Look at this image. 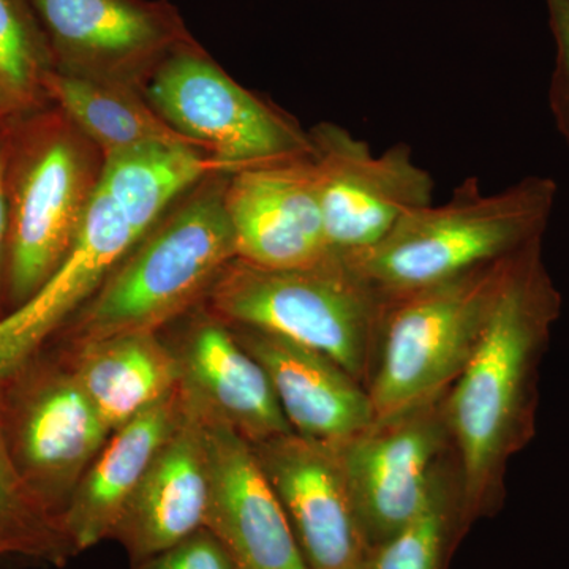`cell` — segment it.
<instances>
[{"instance_id": "cell-1", "label": "cell", "mask_w": 569, "mask_h": 569, "mask_svg": "<svg viewBox=\"0 0 569 569\" xmlns=\"http://www.w3.org/2000/svg\"><path fill=\"white\" fill-rule=\"evenodd\" d=\"M560 312L537 239L505 263L477 347L445 395L470 526L503 507L509 462L537 432L539 367Z\"/></svg>"}, {"instance_id": "cell-2", "label": "cell", "mask_w": 569, "mask_h": 569, "mask_svg": "<svg viewBox=\"0 0 569 569\" xmlns=\"http://www.w3.org/2000/svg\"><path fill=\"white\" fill-rule=\"evenodd\" d=\"M102 170L103 153L58 104L14 118L6 168L3 316L26 305L69 254Z\"/></svg>"}, {"instance_id": "cell-3", "label": "cell", "mask_w": 569, "mask_h": 569, "mask_svg": "<svg viewBox=\"0 0 569 569\" xmlns=\"http://www.w3.org/2000/svg\"><path fill=\"white\" fill-rule=\"evenodd\" d=\"M557 193V183L545 176H529L497 193H485L478 178H467L443 204L408 213L378 244L340 258L389 302L545 238Z\"/></svg>"}, {"instance_id": "cell-4", "label": "cell", "mask_w": 569, "mask_h": 569, "mask_svg": "<svg viewBox=\"0 0 569 569\" xmlns=\"http://www.w3.org/2000/svg\"><path fill=\"white\" fill-rule=\"evenodd\" d=\"M230 176H216L194 187L142 236L63 326L67 346L159 332L204 301L224 266L236 258L224 203Z\"/></svg>"}, {"instance_id": "cell-5", "label": "cell", "mask_w": 569, "mask_h": 569, "mask_svg": "<svg viewBox=\"0 0 569 569\" xmlns=\"http://www.w3.org/2000/svg\"><path fill=\"white\" fill-rule=\"evenodd\" d=\"M204 302L224 323L328 355L367 388L388 302L343 258L302 269L258 268L234 258Z\"/></svg>"}, {"instance_id": "cell-6", "label": "cell", "mask_w": 569, "mask_h": 569, "mask_svg": "<svg viewBox=\"0 0 569 569\" xmlns=\"http://www.w3.org/2000/svg\"><path fill=\"white\" fill-rule=\"evenodd\" d=\"M508 258L388 302L367 383L376 419L447 395L477 347Z\"/></svg>"}, {"instance_id": "cell-7", "label": "cell", "mask_w": 569, "mask_h": 569, "mask_svg": "<svg viewBox=\"0 0 569 569\" xmlns=\"http://www.w3.org/2000/svg\"><path fill=\"white\" fill-rule=\"evenodd\" d=\"M144 92L176 132L239 171L312 156L309 130L236 82L197 40L171 52Z\"/></svg>"}, {"instance_id": "cell-8", "label": "cell", "mask_w": 569, "mask_h": 569, "mask_svg": "<svg viewBox=\"0 0 569 569\" xmlns=\"http://www.w3.org/2000/svg\"><path fill=\"white\" fill-rule=\"evenodd\" d=\"M0 406L14 466L33 496L62 520L111 430L67 359L48 358L44 350L0 381Z\"/></svg>"}, {"instance_id": "cell-9", "label": "cell", "mask_w": 569, "mask_h": 569, "mask_svg": "<svg viewBox=\"0 0 569 569\" xmlns=\"http://www.w3.org/2000/svg\"><path fill=\"white\" fill-rule=\"evenodd\" d=\"M309 137L326 238L337 257L365 252L408 213L433 203L432 174L415 162L406 142L376 156L335 122L317 123Z\"/></svg>"}, {"instance_id": "cell-10", "label": "cell", "mask_w": 569, "mask_h": 569, "mask_svg": "<svg viewBox=\"0 0 569 569\" xmlns=\"http://www.w3.org/2000/svg\"><path fill=\"white\" fill-rule=\"evenodd\" d=\"M370 552L406 529L425 508L441 468L455 458L445 395L376 419L336 447Z\"/></svg>"}, {"instance_id": "cell-11", "label": "cell", "mask_w": 569, "mask_h": 569, "mask_svg": "<svg viewBox=\"0 0 569 569\" xmlns=\"http://www.w3.org/2000/svg\"><path fill=\"white\" fill-rule=\"evenodd\" d=\"M54 71L146 91L164 59L193 41L167 0H31ZM146 93V92H144Z\"/></svg>"}, {"instance_id": "cell-12", "label": "cell", "mask_w": 569, "mask_h": 569, "mask_svg": "<svg viewBox=\"0 0 569 569\" xmlns=\"http://www.w3.org/2000/svg\"><path fill=\"white\" fill-rule=\"evenodd\" d=\"M252 448L282 503L307 568L367 569L370 550L337 448L296 432Z\"/></svg>"}, {"instance_id": "cell-13", "label": "cell", "mask_w": 569, "mask_h": 569, "mask_svg": "<svg viewBox=\"0 0 569 569\" xmlns=\"http://www.w3.org/2000/svg\"><path fill=\"white\" fill-rule=\"evenodd\" d=\"M198 417L208 456L204 529L223 546L236 569H309L252 445L230 426Z\"/></svg>"}, {"instance_id": "cell-14", "label": "cell", "mask_w": 569, "mask_h": 569, "mask_svg": "<svg viewBox=\"0 0 569 569\" xmlns=\"http://www.w3.org/2000/svg\"><path fill=\"white\" fill-rule=\"evenodd\" d=\"M310 157L230 176L224 203L236 258L258 268L302 269L336 257L326 238Z\"/></svg>"}, {"instance_id": "cell-15", "label": "cell", "mask_w": 569, "mask_h": 569, "mask_svg": "<svg viewBox=\"0 0 569 569\" xmlns=\"http://www.w3.org/2000/svg\"><path fill=\"white\" fill-rule=\"evenodd\" d=\"M168 346L183 403L198 415L230 426L250 445L293 432L263 367L230 325L204 309Z\"/></svg>"}, {"instance_id": "cell-16", "label": "cell", "mask_w": 569, "mask_h": 569, "mask_svg": "<svg viewBox=\"0 0 569 569\" xmlns=\"http://www.w3.org/2000/svg\"><path fill=\"white\" fill-rule=\"evenodd\" d=\"M138 241L99 189L77 241L54 274L26 305L0 317V381L47 347Z\"/></svg>"}, {"instance_id": "cell-17", "label": "cell", "mask_w": 569, "mask_h": 569, "mask_svg": "<svg viewBox=\"0 0 569 569\" xmlns=\"http://www.w3.org/2000/svg\"><path fill=\"white\" fill-rule=\"evenodd\" d=\"M230 328L263 367L284 418L298 436L340 447L376 421L365 385L328 355L261 329Z\"/></svg>"}, {"instance_id": "cell-18", "label": "cell", "mask_w": 569, "mask_h": 569, "mask_svg": "<svg viewBox=\"0 0 569 569\" xmlns=\"http://www.w3.org/2000/svg\"><path fill=\"white\" fill-rule=\"evenodd\" d=\"M208 488L203 422L183 403L182 421L152 460L110 539L132 563L178 545L204 529Z\"/></svg>"}, {"instance_id": "cell-19", "label": "cell", "mask_w": 569, "mask_h": 569, "mask_svg": "<svg viewBox=\"0 0 569 569\" xmlns=\"http://www.w3.org/2000/svg\"><path fill=\"white\" fill-rule=\"evenodd\" d=\"M182 417L183 402L178 387L111 433L82 475L62 515L63 530L74 552L110 539L146 471Z\"/></svg>"}, {"instance_id": "cell-20", "label": "cell", "mask_w": 569, "mask_h": 569, "mask_svg": "<svg viewBox=\"0 0 569 569\" xmlns=\"http://www.w3.org/2000/svg\"><path fill=\"white\" fill-rule=\"evenodd\" d=\"M63 358L111 433L179 387L178 361L159 332L93 340Z\"/></svg>"}, {"instance_id": "cell-21", "label": "cell", "mask_w": 569, "mask_h": 569, "mask_svg": "<svg viewBox=\"0 0 569 569\" xmlns=\"http://www.w3.org/2000/svg\"><path fill=\"white\" fill-rule=\"evenodd\" d=\"M236 173L234 164L204 149L146 144L104 157L100 189L141 239L194 187Z\"/></svg>"}, {"instance_id": "cell-22", "label": "cell", "mask_w": 569, "mask_h": 569, "mask_svg": "<svg viewBox=\"0 0 569 569\" xmlns=\"http://www.w3.org/2000/svg\"><path fill=\"white\" fill-rule=\"evenodd\" d=\"M43 88L47 99L69 116L100 149L103 159L146 144H186L204 149L176 132L153 110L140 89L70 77L59 71L48 74Z\"/></svg>"}, {"instance_id": "cell-23", "label": "cell", "mask_w": 569, "mask_h": 569, "mask_svg": "<svg viewBox=\"0 0 569 569\" xmlns=\"http://www.w3.org/2000/svg\"><path fill=\"white\" fill-rule=\"evenodd\" d=\"M470 527L455 456L438 473L421 512L395 538L370 552L367 569H448Z\"/></svg>"}, {"instance_id": "cell-24", "label": "cell", "mask_w": 569, "mask_h": 569, "mask_svg": "<svg viewBox=\"0 0 569 569\" xmlns=\"http://www.w3.org/2000/svg\"><path fill=\"white\" fill-rule=\"evenodd\" d=\"M74 556L62 520L33 496L14 466L0 406V560H33L63 567Z\"/></svg>"}, {"instance_id": "cell-25", "label": "cell", "mask_w": 569, "mask_h": 569, "mask_svg": "<svg viewBox=\"0 0 569 569\" xmlns=\"http://www.w3.org/2000/svg\"><path fill=\"white\" fill-rule=\"evenodd\" d=\"M51 71L50 43L31 0H0V80L31 110L50 102L43 86Z\"/></svg>"}, {"instance_id": "cell-26", "label": "cell", "mask_w": 569, "mask_h": 569, "mask_svg": "<svg viewBox=\"0 0 569 569\" xmlns=\"http://www.w3.org/2000/svg\"><path fill=\"white\" fill-rule=\"evenodd\" d=\"M130 569H236V565L211 531L201 529L162 552L134 561Z\"/></svg>"}, {"instance_id": "cell-27", "label": "cell", "mask_w": 569, "mask_h": 569, "mask_svg": "<svg viewBox=\"0 0 569 569\" xmlns=\"http://www.w3.org/2000/svg\"><path fill=\"white\" fill-rule=\"evenodd\" d=\"M550 32L556 43V69L549 89V104L557 129L569 146V0H545Z\"/></svg>"}, {"instance_id": "cell-28", "label": "cell", "mask_w": 569, "mask_h": 569, "mask_svg": "<svg viewBox=\"0 0 569 569\" xmlns=\"http://www.w3.org/2000/svg\"><path fill=\"white\" fill-rule=\"evenodd\" d=\"M18 116V114H17ZM17 116L0 119V280H2L3 252H6L7 203H6V168L11 140V130ZM3 316L0 301V317Z\"/></svg>"}, {"instance_id": "cell-29", "label": "cell", "mask_w": 569, "mask_h": 569, "mask_svg": "<svg viewBox=\"0 0 569 569\" xmlns=\"http://www.w3.org/2000/svg\"><path fill=\"white\" fill-rule=\"evenodd\" d=\"M26 110L20 100L9 91L3 81L0 80V119L11 118Z\"/></svg>"}]
</instances>
